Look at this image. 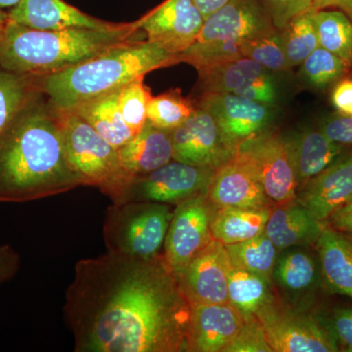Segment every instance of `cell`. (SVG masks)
I'll list each match as a JSON object with an SVG mask.
<instances>
[{
	"mask_svg": "<svg viewBox=\"0 0 352 352\" xmlns=\"http://www.w3.org/2000/svg\"><path fill=\"white\" fill-rule=\"evenodd\" d=\"M64 314L76 352L188 351L191 303L164 254L78 261Z\"/></svg>",
	"mask_w": 352,
	"mask_h": 352,
	"instance_id": "6da1fadb",
	"label": "cell"
},
{
	"mask_svg": "<svg viewBox=\"0 0 352 352\" xmlns=\"http://www.w3.org/2000/svg\"><path fill=\"white\" fill-rule=\"evenodd\" d=\"M82 186L67 161L61 112L38 91L0 138V203H25Z\"/></svg>",
	"mask_w": 352,
	"mask_h": 352,
	"instance_id": "7a4b0ae2",
	"label": "cell"
},
{
	"mask_svg": "<svg viewBox=\"0 0 352 352\" xmlns=\"http://www.w3.org/2000/svg\"><path fill=\"white\" fill-rule=\"evenodd\" d=\"M144 36L138 21L108 30L41 31L8 19L0 38V67L18 75H50Z\"/></svg>",
	"mask_w": 352,
	"mask_h": 352,
	"instance_id": "3957f363",
	"label": "cell"
},
{
	"mask_svg": "<svg viewBox=\"0 0 352 352\" xmlns=\"http://www.w3.org/2000/svg\"><path fill=\"white\" fill-rule=\"evenodd\" d=\"M180 62L177 55L138 39L120 44L63 71L34 76L36 87L60 112H69L102 95L119 90L155 69Z\"/></svg>",
	"mask_w": 352,
	"mask_h": 352,
	"instance_id": "277c9868",
	"label": "cell"
},
{
	"mask_svg": "<svg viewBox=\"0 0 352 352\" xmlns=\"http://www.w3.org/2000/svg\"><path fill=\"white\" fill-rule=\"evenodd\" d=\"M59 111V110H58ZM67 161L83 186H94L113 200L129 176L122 170L119 151L74 112H61Z\"/></svg>",
	"mask_w": 352,
	"mask_h": 352,
	"instance_id": "5b68a950",
	"label": "cell"
},
{
	"mask_svg": "<svg viewBox=\"0 0 352 352\" xmlns=\"http://www.w3.org/2000/svg\"><path fill=\"white\" fill-rule=\"evenodd\" d=\"M170 207L152 201L113 203L103 226L108 251L138 258L160 256L173 219Z\"/></svg>",
	"mask_w": 352,
	"mask_h": 352,
	"instance_id": "8992f818",
	"label": "cell"
},
{
	"mask_svg": "<svg viewBox=\"0 0 352 352\" xmlns=\"http://www.w3.org/2000/svg\"><path fill=\"white\" fill-rule=\"evenodd\" d=\"M214 171L173 160L147 175L129 177L112 201H152L177 206L193 197L207 194Z\"/></svg>",
	"mask_w": 352,
	"mask_h": 352,
	"instance_id": "52a82bcc",
	"label": "cell"
},
{
	"mask_svg": "<svg viewBox=\"0 0 352 352\" xmlns=\"http://www.w3.org/2000/svg\"><path fill=\"white\" fill-rule=\"evenodd\" d=\"M275 352H333L339 344L331 331L302 309L276 296L256 314Z\"/></svg>",
	"mask_w": 352,
	"mask_h": 352,
	"instance_id": "ba28073f",
	"label": "cell"
},
{
	"mask_svg": "<svg viewBox=\"0 0 352 352\" xmlns=\"http://www.w3.org/2000/svg\"><path fill=\"white\" fill-rule=\"evenodd\" d=\"M236 153L251 164L271 201L285 204L296 200L298 183L286 141L281 134L268 129L245 141Z\"/></svg>",
	"mask_w": 352,
	"mask_h": 352,
	"instance_id": "9c48e42d",
	"label": "cell"
},
{
	"mask_svg": "<svg viewBox=\"0 0 352 352\" xmlns=\"http://www.w3.org/2000/svg\"><path fill=\"white\" fill-rule=\"evenodd\" d=\"M214 206L207 194L190 198L173 210L166 241L164 258L176 276L214 238L212 221Z\"/></svg>",
	"mask_w": 352,
	"mask_h": 352,
	"instance_id": "30bf717a",
	"label": "cell"
},
{
	"mask_svg": "<svg viewBox=\"0 0 352 352\" xmlns=\"http://www.w3.org/2000/svg\"><path fill=\"white\" fill-rule=\"evenodd\" d=\"M212 113L227 146L236 153L240 145L270 129L276 108L232 94L203 92L196 103Z\"/></svg>",
	"mask_w": 352,
	"mask_h": 352,
	"instance_id": "8fae6325",
	"label": "cell"
},
{
	"mask_svg": "<svg viewBox=\"0 0 352 352\" xmlns=\"http://www.w3.org/2000/svg\"><path fill=\"white\" fill-rule=\"evenodd\" d=\"M203 92L232 94L274 105L278 90L272 72L258 62L241 57L197 69Z\"/></svg>",
	"mask_w": 352,
	"mask_h": 352,
	"instance_id": "7c38bea8",
	"label": "cell"
},
{
	"mask_svg": "<svg viewBox=\"0 0 352 352\" xmlns=\"http://www.w3.org/2000/svg\"><path fill=\"white\" fill-rule=\"evenodd\" d=\"M170 134L173 161L217 170L235 156L212 113L199 106L196 105L193 115Z\"/></svg>",
	"mask_w": 352,
	"mask_h": 352,
	"instance_id": "4fadbf2b",
	"label": "cell"
},
{
	"mask_svg": "<svg viewBox=\"0 0 352 352\" xmlns=\"http://www.w3.org/2000/svg\"><path fill=\"white\" fill-rule=\"evenodd\" d=\"M204 22L193 0H164L138 20L147 41L177 56L195 43Z\"/></svg>",
	"mask_w": 352,
	"mask_h": 352,
	"instance_id": "5bb4252c",
	"label": "cell"
},
{
	"mask_svg": "<svg viewBox=\"0 0 352 352\" xmlns=\"http://www.w3.org/2000/svg\"><path fill=\"white\" fill-rule=\"evenodd\" d=\"M231 261L226 245L212 239L178 275L190 303H226Z\"/></svg>",
	"mask_w": 352,
	"mask_h": 352,
	"instance_id": "9a60e30c",
	"label": "cell"
},
{
	"mask_svg": "<svg viewBox=\"0 0 352 352\" xmlns=\"http://www.w3.org/2000/svg\"><path fill=\"white\" fill-rule=\"evenodd\" d=\"M275 29L263 0H230L206 18L195 41H244Z\"/></svg>",
	"mask_w": 352,
	"mask_h": 352,
	"instance_id": "2e32d148",
	"label": "cell"
},
{
	"mask_svg": "<svg viewBox=\"0 0 352 352\" xmlns=\"http://www.w3.org/2000/svg\"><path fill=\"white\" fill-rule=\"evenodd\" d=\"M239 310L226 303H191L188 351L226 352L244 326Z\"/></svg>",
	"mask_w": 352,
	"mask_h": 352,
	"instance_id": "e0dca14e",
	"label": "cell"
},
{
	"mask_svg": "<svg viewBox=\"0 0 352 352\" xmlns=\"http://www.w3.org/2000/svg\"><path fill=\"white\" fill-rule=\"evenodd\" d=\"M215 208H270V200L251 164L242 155L235 156L215 170L207 192Z\"/></svg>",
	"mask_w": 352,
	"mask_h": 352,
	"instance_id": "ac0fdd59",
	"label": "cell"
},
{
	"mask_svg": "<svg viewBox=\"0 0 352 352\" xmlns=\"http://www.w3.org/2000/svg\"><path fill=\"white\" fill-rule=\"evenodd\" d=\"M352 199V154L340 157L300 188L298 201L320 222Z\"/></svg>",
	"mask_w": 352,
	"mask_h": 352,
	"instance_id": "d6986e66",
	"label": "cell"
},
{
	"mask_svg": "<svg viewBox=\"0 0 352 352\" xmlns=\"http://www.w3.org/2000/svg\"><path fill=\"white\" fill-rule=\"evenodd\" d=\"M8 18L17 24L41 31L72 28L108 30L120 25L87 15L65 0H20L8 11Z\"/></svg>",
	"mask_w": 352,
	"mask_h": 352,
	"instance_id": "ffe728a7",
	"label": "cell"
},
{
	"mask_svg": "<svg viewBox=\"0 0 352 352\" xmlns=\"http://www.w3.org/2000/svg\"><path fill=\"white\" fill-rule=\"evenodd\" d=\"M171 131L152 124L149 120L119 151L122 170L129 177L147 175L173 160Z\"/></svg>",
	"mask_w": 352,
	"mask_h": 352,
	"instance_id": "44dd1931",
	"label": "cell"
},
{
	"mask_svg": "<svg viewBox=\"0 0 352 352\" xmlns=\"http://www.w3.org/2000/svg\"><path fill=\"white\" fill-rule=\"evenodd\" d=\"M277 205L271 210L264 229L277 249L282 252L289 248L316 244L325 224L315 219L296 199Z\"/></svg>",
	"mask_w": 352,
	"mask_h": 352,
	"instance_id": "7402d4cb",
	"label": "cell"
},
{
	"mask_svg": "<svg viewBox=\"0 0 352 352\" xmlns=\"http://www.w3.org/2000/svg\"><path fill=\"white\" fill-rule=\"evenodd\" d=\"M295 170L298 188L342 157L344 146L330 140L319 131H307L285 139Z\"/></svg>",
	"mask_w": 352,
	"mask_h": 352,
	"instance_id": "603a6c76",
	"label": "cell"
},
{
	"mask_svg": "<svg viewBox=\"0 0 352 352\" xmlns=\"http://www.w3.org/2000/svg\"><path fill=\"white\" fill-rule=\"evenodd\" d=\"M282 252L275 264L273 284L275 282L286 296V303L296 307L302 298L314 292L318 282V264L302 248H289Z\"/></svg>",
	"mask_w": 352,
	"mask_h": 352,
	"instance_id": "cb8c5ba5",
	"label": "cell"
},
{
	"mask_svg": "<svg viewBox=\"0 0 352 352\" xmlns=\"http://www.w3.org/2000/svg\"><path fill=\"white\" fill-rule=\"evenodd\" d=\"M322 276L331 291L352 298V240L325 227L316 242Z\"/></svg>",
	"mask_w": 352,
	"mask_h": 352,
	"instance_id": "d4e9b609",
	"label": "cell"
},
{
	"mask_svg": "<svg viewBox=\"0 0 352 352\" xmlns=\"http://www.w3.org/2000/svg\"><path fill=\"white\" fill-rule=\"evenodd\" d=\"M120 89L91 99L69 111L80 116L117 149H120L135 135L127 126L120 112Z\"/></svg>",
	"mask_w": 352,
	"mask_h": 352,
	"instance_id": "484cf974",
	"label": "cell"
},
{
	"mask_svg": "<svg viewBox=\"0 0 352 352\" xmlns=\"http://www.w3.org/2000/svg\"><path fill=\"white\" fill-rule=\"evenodd\" d=\"M271 208H217L212 236L224 245L252 239L264 233Z\"/></svg>",
	"mask_w": 352,
	"mask_h": 352,
	"instance_id": "4316f807",
	"label": "cell"
},
{
	"mask_svg": "<svg viewBox=\"0 0 352 352\" xmlns=\"http://www.w3.org/2000/svg\"><path fill=\"white\" fill-rule=\"evenodd\" d=\"M273 283L251 271L231 263L228 274V300L244 317L256 315L275 298Z\"/></svg>",
	"mask_w": 352,
	"mask_h": 352,
	"instance_id": "83f0119b",
	"label": "cell"
},
{
	"mask_svg": "<svg viewBox=\"0 0 352 352\" xmlns=\"http://www.w3.org/2000/svg\"><path fill=\"white\" fill-rule=\"evenodd\" d=\"M319 43L339 57L352 73V20L337 9L315 10Z\"/></svg>",
	"mask_w": 352,
	"mask_h": 352,
	"instance_id": "f1b7e54d",
	"label": "cell"
},
{
	"mask_svg": "<svg viewBox=\"0 0 352 352\" xmlns=\"http://www.w3.org/2000/svg\"><path fill=\"white\" fill-rule=\"evenodd\" d=\"M226 248L234 266L256 273L273 283V272L280 251L265 233Z\"/></svg>",
	"mask_w": 352,
	"mask_h": 352,
	"instance_id": "f546056e",
	"label": "cell"
},
{
	"mask_svg": "<svg viewBox=\"0 0 352 352\" xmlns=\"http://www.w3.org/2000/svg\"><path fill=\"white\" fill-rule=\"evenodd\" d=\"M38 91L34 76L18 75L0 67V138Z\"/></svg>",
	"mask_w": 352,
	"mask_h": 352,
	"instance_id": "4dcf8cb0",
	"label": "cell"
},
{
	"mask_svg": "<svg viewBox=\"0 0 352 352\" xmlns=\"http://www.w3.org/2000/svg\"><path fill=\"white\" fill-rule=\"evenodd\" d=\"M314 12L309 9L298 14L280 30L289 68L300 66L308 55L320 46Z\"/></svg>",
	"mask_w": 352,
	"mask_h": 352,
	"instance_id": "1f68e13d",
	"label": "cell"
},
{
	"mask_svg": "<svg viewBox=\"0 0 352 352\" xmlns=\"http://www.w3.org/2000/svg\"><path fill=\"white\" fill-rule=\"evenodd\" d=\"M196 104L175 88L153 97L148 106L147 120L159 129L173 131L193 115Z\"/></svg>",
	"mask_w": 352,
	"mask_h": 352,
	"instance_id": "d6a6232c",
	"label": "cell"
},
{
	"mask_svg": "<svg viewBox=\"0 0 352 352\" xmlns=\"http://www.w3.org/2000/svg\"><path fill=\"white\" fill-rule=\"evenodd\" d=\"M349 74L346 64L322 46L310 53L300 65V76L315 89H326L344 80Z\"/></svg>",
	"mask_w": 352,
	"mask_h": 352,
	"instance_id": "836d02e7",
	"label": "cell"
},
{
	"mask_svg": "<svg viewBox=\"0 0 352 352\" xmlns=\"http://www.w3.org/2000/svg\"><path fill=\"white\" fill-rule=\"evenodd\" d=\"M241 54L242 57L258 62L272 73L291 69L285 53L281 31L279 29L247 39L241 45Z\"/></svg>",
	"mask_w": 352,
	"mask_h": 352,
	"instance_id": "e575fe53",
	"label": "cell"
},
{
	"mask_svg": "<svg viewBox=\"0 0 352 352\" xmlns=\"http://www.w3.org/2000/svg\"><path fill=\"white\" fill-rule=\"evenodd\" d=\"M144 78H138L127 83L120 90V112L134 133H138L147 122V112L152 95L149 87L143 82Z\"/></svg>",
	"mask_w": 352,
	"mask_h": 352,
	"instance_id": "d590c367",
	"label": "cell"
},
{
	"mask_svg": "<svg viewBox=\"0 0 352 352\" xmlns=\"http://www.w3.org/2000/svg\"><path fill=\"white\" fill-rule=\"evenodd\" d=\"M244 318V326L239 336L226 352H273L256 315Z\"/></svg>",
	"mask_w": 352,
	"mask_h": 352,
	"instance_id": "8d00e7d4",
	"label": "cell"
},
{
	"mask_svg": "<svg viewBox=\"0 0 352 352\" xmlns=\"http://www.w3.org/2000/svg\"><path fill=\"white\" fill-rule=\"evenodd\" d=\"M272 17L273 24L282 30L289 20L311 9L310 0H263Z\"/></svg>",
	"mask_w": 352,
	"mask_h": 352,
	"instance_id": "74e56055",
	"label": "cell"
},
{
	"mask_svg": "<svg viewBox=\"0 0 352 352\" xmlns=\"http://www.w3.org/2000/svg\"><path fill=\"white\" fill-rule=\"evenodd\" d=\"M319 129L333 142L344 146L352 144L351 116L338 113L324 120Z\"/></svg>",
	"mask_w": 352,
	"mask_h": 352,
	"instance_id": "f35d334b",
	"label": "cell"
},
{
	"mask_svg": "<svg viewBox=\"0 0 352 352\" xmlns=\"http://www.w3.org/2000/svg\"><path fill=\"white\" fill-rule=\"evenodd\" d=\"M331 333L344 351L352 352V308L335 310L331 320Z\"/></svg>",
	"mask_w": 352,
	"mask_h": 352,
	"instance_id": "ab89813d",
	"label": "cell"
},
{
	"mask_svg": "<svg viewBox=\"0 0 352 352\" xmlns=\"http://www.w3.org/2000/svg\"><path fill=\"white\" fill-rule=\"evenodd\" d=\"M19 254L10 245H0V285L9 281L19 270Z\"/></svg>",
	"mask_w": 352,
	"mask_h": 352,
	"instance_id": "60d3db41",
	"label": "cell"
},
{
	"mask_svg": "<svg viewBox=\"0 0 352 352\" xmlns=\"http://www.w3.org/2000/svg\"><path fill=\"white\" fill-rule=\"evenodd\" d=\"M331 100L338 113L352 117V80L344 78L336 83Z\"/></svg>",
	"mask_w": 352,
	"mask_h": 352,
	"instance_id": "b9f144b4",
	"label": "cell"
},
{
	"mask_svg": "<svg viewBox=\"0 0 352 352\" xmlns=\"http://www.w3.org/2000/svg\"><path fill=\"white\" fill-rule=\"evenodd\" d=\"M331 226L340 232L352 236V199L330 217Z\"/></svg>",
	"mask_w": 352,
	"mask_h": 352,
	"instance_id": "7bdbcfd3",
	"label": "cell"
},
{
	"mask_svg": "<svg viewBox=\"0 0 352 352\" xmlns=\"http://www.w3.org/2000/svg\"><path fill=\"white\" fill-rule=\"evenodd\" d=\"M311 9L324 10V9H337L346 14L352 20V0H310Z\"/></svg>",
	"mask_w": 352,
	"mask_h": 352,
	"instance_id": "ee69618b",
	"label": "cell"
},
{
	"mask_svg": "<svg viewBox=\"0 0 352 352\" xmlns=\"http://www.w3.org/2000/svg\"><path fill=\"white\" fill-rule=\"evenodd\" d=\"M194 3L201 11L204 18H207L210 14L219 10L222 6H226L230 0H193Z\"/></svg>",
	"mask_w": 352,
	"mask_h": 352,
	"instance_id": "f6af8a7d",
	"label": "cell"
},
{
	"mask_svg": "<svg viewBox=\"0 0 352 352\" xmlns=\"http://www.w3.org/2000/svg\"><path fill=\"white\" fill-rule=\"evenodd\" d=\"M8 19V11L0 9V38H1L2 34H3Z\"/></svg>",
	"mask_w": 352,
	"mask_h": 352,
	"instance_id": "bcb514c9",
	"label": "cell"
},
{
	"mask_svg": "<svg viewBox=\"0 0 352 352\" xmlns=\"http://www.w3.org/2000/svg\"><path fill=\"white\" fill-rule=\"evenodd\" d=\"M20 0H0V9L1 10H10L14 6L19 3Z\"/></svg>",
	"mask_w": 352,
	"mask_h": 352,
	"instance_id": "7dc6e473",
	"label": "cell"
}]
</instances>
